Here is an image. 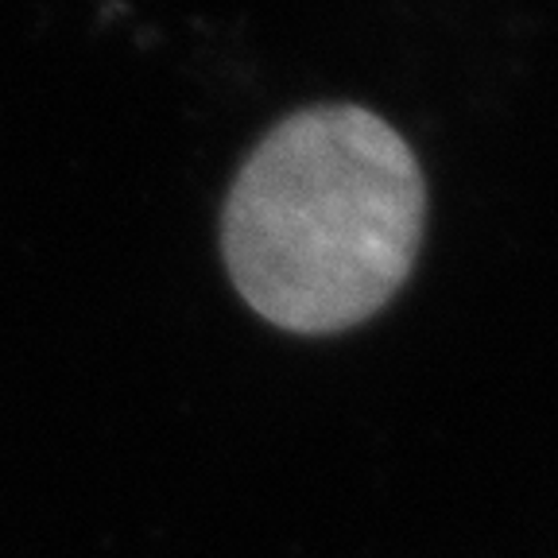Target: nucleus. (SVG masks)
<instances>
[{
	"label": "nucleus",
	"instance_id": "obj_1",
	"mask_svg": "<svg viewBox=\"0 0 558 558\" xmlns=\"http://www.w3.org/2000/svg\"><path fill=\"white\" fill-rule=\"evenodd\" d=\"M427 229L411 144L365 105H311L248 151L221 209L236 295L288 333H341L392 303Z\"/></svg>",
	"mask_w": 558,
	"mask_h": 558
}]
</instances>
